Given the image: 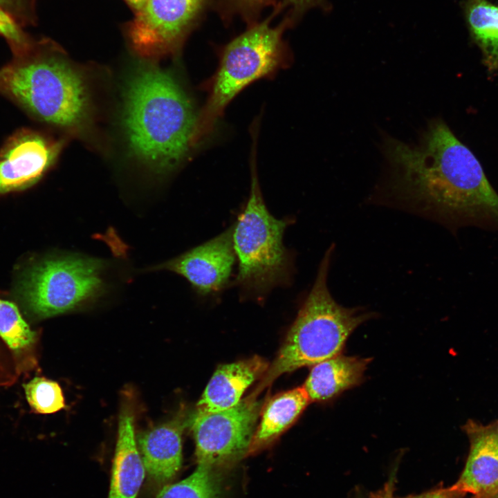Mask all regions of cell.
I'll use <instances>...</instances> for the list:
<instances>
[{"instance_id": "obj_25", "label": "cell", "mask_w": 498, "mask_h": 498, "mask_svg": "<svg viewBox=\"0 0 498 498\" xmlns=\"http://www.w3.org/2000/svg\"><path fill=\"white\" fill-rule=\"evenodd\" d=\"M0 7L21 25H33L36 22L35 0H0Z\"/></svg>"}, {"instance_id": "obj_18", "label": "cell", "mask_w": 498, "mask_h": 498, "mask_svg": "<svg viewBox=\"0 0 498 498\" xmlns=\"http://www.w3.org/2000/svg\"><path fill=\"white\" fill-rule=\"evenodd\" d=\"M463 17L472 40L480 48L489 71L498 70V4L490 0H463Z\"/></svg>"}, {"instance_id": "obj_17", "label": "cell", "mask_w": 498, "mask_h": 498, "mask_svg": "<svg viewBox=\"0 0 498 498\" xmlns=\"http://www.w3.org/2000/svg\"><path fill=\"white\" fill-rule=\"evenodd\" d=\"M310 402L304 387L280 393L271 398L262 411L248 453L253 454L270 444L299 416Z\"/></svg>"}, {"instance_id": "obj_5", "label": "cell", "mask_w": 498, "mask_h": 498, "mask_svg": "<svg viewBox=\"0 0 498 498\" xmlns=\"http://www.w3.org/2000/svg\"><path fill=\"white\" fill-rule=\"evenodd\" d=\"M274 17L271 13L248 26L222 49L207 100L197 116L194 146L210 135L225 107L244 88L287 65L289 55L284 34L291 26L285 19L272 26Z\"/></svg>"}, {"instance_id": "obj_9", "label": "cell", "mask_w": 498, "mask_h": 498, "mask_svg": "<svg viewBox=\"0 0 498 498\" xmlns=\"http://www.w3.org/2000/svg\"><path fill=\"white\" fill-rule=\"evenodd\" d=\"M261 401L252 394L235 406L191 419L198 465L221 470L248 454L260 413Z\"/></svg>"}, {"instance_id": "obj_3", "label": "cell", "mask_w": 498, "mask_h": 498, "mask_svg": "<svg viewBox=\"0 0 498 498\" xmlns=\"http://www.w3.org/2000/svg\"><path fill=\"white\" fill-rule=\"evenodd\" d=\"M79 72L55 42L35 39L28 50L0 68V95L40 122L82 132L91 123V106Z\"/></svg>"}, {"instance_id": "obj_23", "label": "cell", "mask_w": 498, "mask_h": 498, "mask_svg": "<svg viewBox=\"0 0 498 498\" xmlns=\"http://www.w3.org/2000/svg\"><path fill=\"white\" fill-rule=\"evenodd\" d=\"M0 36L6 39L13 55L28 50L35 39L23 29L22 25L10 12L0 7Z\"/></svg>"}, {"instance_id": "obj_27", "label": "cell", "mask_w": 498, "mask_h": 498, "mask_svg": "<svg viewBox=\"0 0 498 498\" xmlns=\"http://www.w3.org/2000/svg\"><path fill=\"white\" fill-rule=\"evenodd\" d=\"M2 360H0V386L5 385L7 383L12 382L14 376L9 374L10 373L4 369V365L2 364Z\"/></svg>"}, {"instance_id": "obj_10", "label": "cell", "mask_w": 498, "mask_h": 498, "mask_svg": "<svg viewBox=\"0 0 498 498\" xmlns=\"http://www.w3.org/2000/svg\"><path fill=\"white\" fill-rule=\"evenodd\" d=\"M62 142L29 128H21L0 148V196L36 184L55 163Z\"/></svg>"}, {"instance_id": "obj_21", "label": "cell", "mask_w": 498, "mask_h": 498, "mask_svg": "<svg viewBox=\"0 0 498 498\" xmlns=\"http://www.w3.org/2000/svg\"><path fill=\"white\" fill-rule=\"evenodd\" d=\"M27 401L37 413L48 414L65 407L60 385L44 377H35L24 385Z\"/></svg>"}, {"instance_id": "obj_15", "label": "cell", "mask_w": 498, "mask_h": 498, "mask_svg": "<svg viewBox=\"0 0 498 498\" xmlns=\"http://www.w3.org/2000/svg\"><path fill=\"white\" fill-rule=\"evenodd\" d=\"M145 474V469L134 433L133 414L126 405L119 416L108 498H136Z\"/></svg>"}, {"instance_id": "obj_11", "label": "cell", "mask_w": 498, "mask_h": 498, "mask_svg": "<svg viewBox=\"0 0 498 498\" xmlns=\"http://www.w3.org/2000/svg\"><path fill=\"white\" fill-rule=\"evenodd\" d=\"M235 260L230 226L215 237L153 269L176 273L185 278L199 295L209 296L226 288Z\"/></svg>"}, {"instance_id": "obj_28", "label": "cell", "mask_w": 498, "mask_h": 498, "mask_svg": "<svg viewBox=\"0 0 498 498\" xmlns=\"http://www.w3.org/2000/svg\"><path fill=\"white\" fill-rule=\"evenodd\" d=\"M133 14L137 13L145 5L147 0H123Z\"/></svg>"}, {"instance_id": "obj_6", "label": "cell", "mask_w": 498, "mask_h": 498, "mask_svg": "<svg viewBox=\"0 0 498 498\" xmlns=\"http://www.w3.org/2000/svg\"><path fill=\"white\" fill-rule=\"evenodd\" d=\"M250 190L243 210L232 225L238 260L235 284L243 296L261 299L276 287L286 286L293 274V255L284 246L286 228L293 219L275 218L268 211L252 160Z\"/></svg>"}, {"instance_id": "obj_1", "label": "cell", "mask_w": 498, "mask_h": 498, "mask_svg": "<svg viewBox=\"0 0 498 498\" xmlns=\"http://www.w3.org/2000/svg\"><path fill=\"white\" fill-rule=\"evenodd\" d=\"M382 149L389 188L452 230H498V194L472 152L439 119L416 144L390 136Z\"/></svg>"}, {"instance_id": "obj_24", "label": "cell", "mask_w": 498, "mask_h": 498, "mask_svg": "<svg viewBox=\"0 0 498 498\" xmlns=\"http://www.w3.org/2000/svg\"><path fill=\"white\" fill-rule=\"evenodd\" d=\"M329 7L328 0H279L272 13L276 16L284 12V18L292 27L310 10L322 8L327 10Z\"/></svg>"}, {"instance_id": "obj_14", "label": "cell", "mask_w": 498, "mask_h": 498, "mask_svg": "<svg viewBox=\"0 0 498 498\" xmlns=\"http://www.w3.org/2000/svg\"><path fill=\"white\" fill-rule=\"evenodd\" d=\"M259 356L219 366L197 403V414L219 412L235 406L247 388L268 368Z\"/></svg>"}, {"instance_id": "obj_20", "label": "cell", "mask_w": 498, "mask_h": 498, "mask_svg": "<svg viewBox=\"0 0 498 498\" xmlns=\"http://www.w3.org/2000/svg\"><path fill=\"white\" fill-rule=\"evenodd\" d=\"M0 337L16 358L26 356L36 341V333L12 302L0 297Z\"/></svg>"}, {"instance_id": "obj_7", "label": "cell", "mask_w": 498, "mask_h": 498, "mask_svg": "<svg viewBox=\"0 0 498 498\" xmlns=\"http://www.w3.org/2000/svg\"><path fill=\"white\" fill-rule=\"evenodd\" d=\"M105 266L100 259L79 256L46 257L23 270L13 294L34 319L63 314L104 293Z\"/></svg>"}, {"instance_id": "obj_22", "label": "cell", "mask_w": 498, "mask_h": 498, "mask_svg": "<svg viewBox=\"0 0 498 498\" xmlns=\"http://www.w3.org/2000/svg\"><path fill=\"white\" fill-rule=\"evenodd\" d=\"M279 0H217L216 9L225 21L240 17L252 25L258 21L261 12L268 6H275Z\"/></svg>"}, {"instance_id": "obj_29", "label": "cell", "mask_w": 498, "mask_h": 498, "mask_svg": "<svg viewBox=\"0 0 498 498\" xmlns=\"http://www.w3.org/2000/svg\"><path fill=\"white\" fill-rule=\"evenodd\" d=\"M493 498H498V495H496L495 497H494Z\"/></svg>"}, {"instance_id": "obj_16", "label": "cell", "mask_w": 498, "mask_h": 498, "mask_svg": "<svg viewBox=\"0 0 498 498\" xmlns=\"http://www.w3.org/2000/svg\"><path fill=\"white\" fill-rule=\"evenodd\" d=\"M370 358L340 353L314 365L304 388L310 402H324L359 385Z\"/></svg>"}, {"instance_id": "obj_26", "label": "cell", "mask_w": 498, "mask_h": 498, "mask_svg": "<svg viewBox=\"0 0 498 498\" xmlns=\"http://www.w3.org/2000/svg\"><path fill=\"white\" fill-rule=\"evenodd\" d=\"M393 488L392 482H389L380 490L371 493L369 498H463L465 495L450 486L440 488L417 495L396 497L394 495Z\"/></svg>"}, {"instance_id": "obj_19", "label": "cell", "mask_w": 498, "mask_h": 498, "mask_svg": "<svg viewBox=\"0 0 498 498\" xmlns=\"http://www.w3.org/2000/svg\"><path fill=\"white\" fill-rule=\"evenodd\" d=\"M221 494L220 470L197 465L185 479L162 487L156 498H220Z\"/></svg>"}, {"instance_id": "obj_8", "label": "cell", "mask_w": 498, "mask_h": 498, "mask_svg": "<svg viewBox=\"0 0 498 498\" xmlns=\"http://www.w3.org/2000/svg\"><path fill=\"white\" fill-rule=\"evenodd\" d=\"M212 0H147L122 26L133 51L144 60L177 55Z\"/></svg>"}, {"instance_id": "obj_12", "label": "cell", "mask_w": 498, "mask_h": 498, "mask_svg": "<svg viewBox=\"0 0 498 498\" xmlns=\"http://www.w3.org/2000/svg\"><path fill=\"white\" fill-rule=\"evenodd\" d=\"M462 429L469 439V453L452 487L474 498H493L498 495V421L483 425L470 419Z\"/></svg>"}, {"instance_id": "obj_2", "label": "cell", "mask_w": 498, "mask_h": 498, "mask_svg": "<svg viewBox=\"0 0 498 498\" xmlns=\"http://www.w3.org/2000/svg\"><path fill=\"white\" fill-rule=\"evenodd\" d=\"M197 116L177 80L153 64H140L127 84L122 121L127 142L156 173L176 169L194 147Z\"/></svg>"}, {"instance_id": "obj_4", "label": "cell", "mask_w": 498, "mask_h": 498, "mask_svg": "<svg viewBox=\"0 0 498 498\" xmlns=\"http://www.w3.org/2000/svg\"><path fill=\"white\" fill-rule=\"evenodd\" d=\"M334 247L331 245L322 259L314 284L277 358L253 392L256 396L282 374L340 354L353 331L375 316L359 307H344L331 295L327 279Z\"/></svg>"}, {"instance_id": "obj_13", "label": "cell", "mask_w": 498, "mask_h": 498, "mask_svg": "<svg viewBox=\"0 0 498 498\" xmlns=\"http://www.w3.org/2000/svg\"><path fill=\"white\" fill-rule=\"evenodd\" d=\"M186 425L181 415L155 426L139 438L140 456L149 479L163 487L169 483L182 464V433Z\"/></svg>"}]
</instances>
